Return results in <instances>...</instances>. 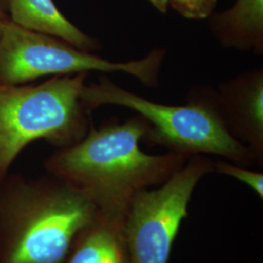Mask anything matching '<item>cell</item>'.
Wrapping results in <instances>:
<instances>
[{
  "label": "cell",
  "instance_id": "6da1fadb",
  "mask_svg": "<svg viewBox=\"0 0 263 263\" xmlns=\"http://www.w3.org/2000/svg\"><path fill=\"white\" fill-rule=\"evenodd\" d=\"M146 129L147 123L139 114L123 122L110 119L57 151L46 161V168L89 198L104 220L121 227L135 194L159 186L189 158L174 152L152 155L141 151Z\"/></svg>",
  "mask_w": 263,
  "mask_h": 263
},
{
  "label": "cell",
  "instance_id": "7a4b0ae2",
  "mask_svg": "<svg viewBox=\"0 0 263 263\" xmlns=\"http://www.w3.org/2000/svg\"><path fill=\"white\" fill-rule=\"evenodd\" d=\"M10 185L0 221V263H65L100 217L89 198L57 178Z\"/></svg>",
  "mask_w": 263,
  "mask_h": 263
},
{
  "label": "cell",
  "instance_id": "3957f363",
  "mask_svg": "<svg viewBox=\"0 0 263 263\" xmlns=\"http://www.w3.org/2000/svg\"><path fill=\"white\" fill-rule=\"evenodd\" d=\"M84 100L91 111L104 105L129 108L141 116L147 129L142 141L169 152L186 155L215 154L240 166H251L256 159L244 143L226 129L216 89L195 86L183 105L149 101L115 84L107 76L85 85Z\"/></svg>",
  "mask_w": 263,
  "mask_h": 263
},
{
  "label": "cell",
  "instance_id": "277c9868",
  "mask_svg": "<svg viewBox=\"0 0 263 263\" xmlns=\"http://www.w3.org/2000/svg\"><path fill=\"white\" fill-rule=\"evenodd\" d=\"M88 74L53 76L35 86L0 83V182L29 142L64 148L84 138L92 127L83 94Z\"/></svg>",
  "mask_w": 263,
  "mask_h": 263
},
{
  "label": "cell",
  "instance_id": "5b68a950",
  "mask_svg": "<svg viewBox=\"0 0 263 263\" xmlns=\"http://www.w3.org/2000/svg\"><path fill=\"white\" fill-rule=\"evenodd\" d=\"M167 51L153 49L140 60L111 62L61 38L23 28L6 18L0 34V83L20 85L43 76L123 72L155 88Z\"/></svg>",
  "mask_w": 263,
  "mask_h": 263
},
{
  "label": "cell",
  "instance_id": "8992f818",
  "mask_svg": "<svg viewBox=\"0 0 263 263\" xmlns=\"http://www.w3.org/2000/svg\"><path fill=\"white\" fill-rule=\"evenodd\" d=\"M215 172V163L192 155L157 188H146L132 198L121 232L130 263H168L188 204L198 182Z\"/></svg>",
  "mask_w": 263,
  "mask_h": 263
},
{
  "label": "cell",
  "instance_id": "52a82bcc",
  "mask_svg": "<svg viewBox=\"0 0 263 263\" xmlns=\"http://www.w3.org/2000/svg\"><path fill=\"white\" fill-rule=\"evenodd\" d=\"M226 129L263 161V68L246 70L216 89Z\"/></svg>",
  "mask_w": 263,
  "mask_h": 263
},
{
  "label": "cell",
  "instance_id": "ba28073f",
  "mask_svg": "<svg viewBox=\"0 0 263 263\" xmlns=\"http://www.w3.org/2000/svg\"><path fill=\"white\" fill-rule=\"evenodd\" d=\"M212 35L223 48L263 54V0H235L208 19Z\"/></svg>",
  "mask_w": 263,
  "mask_h": 263
},
{
  "label": "cell",
  "instance_id": "9c48e42d",
  "mask_svg": "<svg viewBox=\"0 0 263 263\" xmlns=\"http://www.w3.org/2000/svg\"><path fill=\"white\" fill-rule=\"evenodd\" d=\"M11 21L23 28L61 38L88 52L102 48L91 37L66 19L53 0H7Z\"/></svg>",
  "mask_w": 263,
  "mask_h": 263
},
{
  "label": "cell",
  "instance_id": "30bf717a",
  "mask_svg": "<svg viewBox=\"0 0 263 263\" xmlns=\"http://www.w3.org/2000/svg\"><path fill=\"white\" fill-rule=\"evenodd\" d=\"M65 263H130L121 227L100 216L77 239Z\"/></svg>",
  "mask_w": 263,
  "mask_h": 263
},
{
  "label": "cell",
  "instance_id": "8fae6325",
  "mask_svg": "<svg viewBox=\"0 0 263 263\" xmlns=\"http://www.w3.org/2000/svg\"><path fill=\"white\" fill-rule=\"evenodd\" d=\"M215 172L229 176L242 181L262 199L263 174L243 168L240 165L232 164L226 161H218L215 163Z\"/></svg>",
  "mask_w": 263,
  "mask_h": 263
},
{
  "label": "cell",
  "instance_id": "7c38bea8",
  "mask_svg": "<svg viewBox=\"0 0 263 263\" xmlns=\"http://www.w3.org/2000/svg\"><path fill=\"white\" fill-rule=\"evenodd\" d=\"M168 5L187 20H208L216 12L217 0H167Z\"/></svg>",
  "mask_w": 263,
  "mask_h": 263
},
{
  "label": "cell",
  "instance_id": "4fadbf2b",
  "mask_svg": "<svg viewBox=\"0 0 263 263\" xmlns=\"http://www.w3.org/2000/svg\"><path fill=\"white\" fill-rule=\"evenodd\" d=\"M148 2L160 13L167 14L169 7L167 0H148Z\"/></svg>",
  "mask_w": 263,
  "mask_h": 263
},
{
  "label": "cell",
  "instance_id": "5bb4252c",
  "mask_svg": "<svg viewBox=\"0 0 263 263\" xmlns=\"http://www.w3.org/2000/svg\"><path fill=\"white\" fill-rule=\"evenodd\" d=\"M7 16L4 14V12L0 8V18H6Z\"/></svg>",
  "mask_w": 263,
  "mask_h": 263
},
{
  "label": "cell",
  "instance_id": "9a60e30c",
  "mask_svg": "<svg viewBox=\"0 0 263 263\" xmlns=\"http://www.w3.org/2000/svg\"><path fill=\"white\" fill-rule=\"evenodd\" d=\"M7 18V17H6ZM6 18H0V34H1V29H2V24H3V21L6 19Z\"/></svg>",
  "mask_w": 263,
  "mask_h": 263
}]
</instances>
